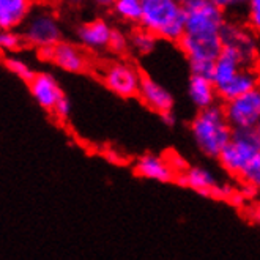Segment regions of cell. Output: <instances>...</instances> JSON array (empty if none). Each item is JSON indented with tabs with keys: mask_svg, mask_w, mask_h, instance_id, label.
Segmentation results:
<instances>
[{
	"mask_svg": "<svg viewBox=\"0 0 260 260\" xmlns=\"http://www.w3.org/2000/svg\"><path fill=\"white\" fill-rule=\"evenodd\" d=\"M222 169L260 191V139L255 129H237L219 155Z\"/></svg>",
	"mask_w": 260,
	"mask_h": 260,
	"instance_id": "6da1fadb",
	"label": "cell"
},
{
	"mask_svg": "<svg viewBox=\"0 0 260 260\" xmlns=\"http://www.w3.org/2000/svg\"><path fill=\"white\" fill-rule=\"evenodd\" d=\"M139 24L159 40L178 43L186 27L185 5L180 0H144Z\"/></svg>",
	"mask_w": 260,
	"mask_h": 260,
	"instance_id": "7a4b0ae2",
	"label": "cell"
},
{
	"mask_svg": "<svg viewBox=\"0 0 260 260\" xmlns=\"http://www.w3.org/2000/svg\"><path fill=\"white\" fill-rule=\"evenodd\" d=\"M191 134L205 156L219 158L222 150L231 142L234 129L229 125L224 109L219 106H211L197 112L191 121Z\"/></svg>",
	"mask_w": 260,
	"mask_h": 260,
	"instance_id": "3957f363",
	"label": "cell"
},
{
	"mask_svg": "<svg viewBox=\"0 0 260 260\" xmlns=\"http://www.w3.org/2000/svg\"><path fill=\"white\" fill-rule=\"evenodd\" d=\"M21 28L25 44L34 46L38 51L54 48L62 41V25L58 22L57 14L48 7L32 8Z\"/></svg>",
	"mask_w": 260,
	"mask_h": 260,
	"instance_id": "277c9868",
	"label": "cell"
},
{
	"mask_svg": "<svg viewBox=\"0 0 260 260\" xmlns=\"http://www.w3.org/2000/svg\"><path fill=\"white\" fill-rule=\"evenodd\" d=\"M186 27L185 35L192 38H221L225 25V13L211 0H192L185 5Z\"/></svg>",
	"mask_w": 260,
	"mask_h": 260,
	"instance_id": "5b68a950",
	"label": "cell"
},
{
	"mask_svg": "<svg viewBox=\"0 0 260 260\" xmlns=\"http://www.w3.org/2000/svg\"><path fill=\"white\" fill-rule=\"evenodd\" d=\"M101 79L112 93L121 98H134L139 96L144 76L141 74L139 68L126 60H115V62L104 65Z\"/></svg>",
	"mask_w": 260,
	"mask_h": 260,
	"instance_id": "8992f818",
	"label": "cell"
},
{
	"mask_svg": "<svg viewBox=\"0 0 260 260\" xmlns=\"http://www.w3.org/2000/svg\"><path fill=\"white\" fill-rule=\"evenodd\" d=\"M222 109L234 131L257 129L260 126V85L246 95L225 103Z\"/></svg>",
	"mask_w": 260,
	"mask_h": 260,
	"instance_id": "52a82bcc",
	"label": "cell"
},
{
	"mask_svg": "<svg viewBox=\"0 0 260 260\" xmlns=\"http://www.w3.org/2000/svg\"><path fill=\"white\" fill-rule=\"evenodd\" d=\"M221 38L225 49H231L238 54L244 65L252 68V63L258 55V43L255 38V32L249 25L227 21L222 27Z\"/></svg>",
	"mask_w": 260,
	"mask_h": 260,
	"instance_id": "ba28073f",
	"label": "cell"
},
{
	"mask_svg": "<svg viewBox=\"0 0 260 260\" xmlns=\"http://www.w3.org/2000/svg\"><path fill=\"white\" fill-rule=\"evenodd\" d=\"M175 183H178L180 186L191 188L192 191L207 196V197H215V199H225V201H231L232 196L237 192L232 186L229 185H219L218 180L215 178L208 169L201 166H194L188 167V169L178 174L175 178Z\"/></svg>",
	"mask_w": 260,
	"mask_h": 260,
	"instance_id": "9c48e42d",
	"label": "cell"
},
{
	"mask_svg": "<svg viewBox=\"0 0 260 260\" xmlns=\"http://www.w3.org/2000/svg\"><path fill=\"white\" fill-rule=\"evenodd\" d=\"M30 95L44 111L54 112L55 106L65 98L57 79L49 73H37L35 78L28 82Z\"/></svg>",
	"mask_w": 260,
	"mask_h": 260,
	"instance_id": "30bf717a",
	"label": "cell"
},
{
	"mask_svg": "<svg viewBox=\"0 0 260 260\" xmlns=\"http://www.w3.org/2000/svg\"><path fill=\"white\" fill-rule=\"evenodd\" d=\"M114 30L115 28H112L108 21L96 18L81 24L76 30V37L85 49L98 52L109 49Z\"/></svg>",
	"mask_w": 260,
	"mask_h": 260,
	"instance_id": "8fae6325",
	"label": "cell"
},
{
	"mask_svg": "<svg viewBox=\"0 0 260 260\" xmlns=\"http://www.w3.org/2000/svg\"><path fill=\"white\" fill-rule=\"evenodd\" d=\"M51 62L68 73H84L88 68V55L71 41H60L52 48Z\"/></svg>",
	"mask_w": 260,
	"mask_h": 260,
	"instance_id": "7c38bea8",
	"label": "cell"
},
{
	"mask_svg": "<svg viewBox=\"0 0 260 260\" xmlns=\"http://www.w3.org/2000/svg\"><path fill=\"white\" fill-rule=\"evenodd\" d=\"M139 98L145 106H148L151 111L158 112L159 115L172 112L174 109V96L171 91L155 79L148 78V76H144L142 79Z\"/></svg>",
	"mask_w": 260,
	"mask_h": 260,
	"instance_id": "4fadbf2b",
	"label": "cell"
},
{
	"mask_svg": "<svg viewBox=\"0 0 260 260\" xmlns=\"http://www.w3.org/2000/svg\"><path fill=\"white\" fill-rule=\"evenodd\" d=\"M134 174L142 178L155 180V181H161V183L175 181V178H177V172L171 167L166 156L151 155V153H147V155L141 156L136 161Z\"/></svg>",
	"mask_w": 260,
	"mask_h": 260,
	"instance_id": "5bb4252c",
	"label": "cell"
},
{
	"mask_svg": "<svg viewBox=\"0 0 260 260\" xmlns=\"http://www.w3.org/2000/svg\"><path fill=\"white\" fill-rule=\"evenodd\" d=\"M243 68H249V67L244 65V62L238 54L224 48L221 55L215 62V67H213V73H211V81L216 85V90L225 87Z\"/></svg>",
	"mask_w": 260,
	"mask_h": 260,
	"instance_id": "9a60e30c",
	"label": "cell"
},
{
	"mask_svg": "<svg viewBox=\"0 0 260 260\" xmlns=\"http://www.w3.org/2000/svg\"><path fill=\"white\" fill-rule=\"evenodd\" d=\"M258 85H260V74L254 68H243L225 87L218 90V96L224 103H229L246 95L248 91L254 90Z\"/></svg>",
	"mask_w": 260,
	"mask_h": 260,
	"instance_id": "2e32d148",
	"label": "cell"
},
{
	"mask_svg": "<svg viewBox=\"0 0 260 260\" xmlns=\"http://www.w3.org/2000/svg\"><path fill=\"white\" fill-rule=\"evenodd\" d=\"M188 95L196 108L199 111H204L211 108V106H216L215 103L218 98V90L216 85L213 84L211 78L191 74L188 82Z\"/></svg>",
	"mask_w": 260,
	"mask_h": 260,
	"instance_id": "e0dca14e",
	"label": "cell"
},
{
	"mask_svg": "<svg viewBox=\"0 0 260 260\" xmlns=\"http://www.w3.org/2000/svg\"><path fill=\"white\" fill-rule=\"evenodd\" d=\"M32 2L30 0H0V25L2 30H18L27 21Z\"/></svg>",
	"mask_w": 260,
	"mask_h": 260,
	"instance_id": "ac0fdd59",
	"label": "cell"
},
{
	"mask_svg": "<svg viewBox=\"0 0 260 260\" xmlns=\"http://www.w3.org/2000/svg\"><path fill=\"white\" fill-rule=\"evenodd\" d=\"M142 5L144 0H114L111 8L118 19L129 24H136L141 22Z\"/></svg>",
	"mask_w": 260,
	"mask_h": 260,
	"instance_id": "d6986e66",
	"label": "cell"
},
{
	"mask_svg": "<svg viewBox=\"0 0 260 260\" xmlns=\"http://www.w3.org/2000/svg\"><path fill=\"white\" fill-rule=\"evenodd\" d=\"M158 38L147 32L145 28H137L129 35V48L139 55H148L155 51Z\"/></svg>",
	"mask_w": 260,
	"mask_h": 260,
	"instance_id": "ffe728a7",
	"label": "cell"
},
{
	"mask_svg": "<svg viewBox=\"0 0 260 260\" xmlns=\"http://www.w3.org/2000/svg\"><path fill=\"white\" fill-rule=\"evenodd\" d=\"M4 63H5V67H7V70L10 73H13L16 78L25 81L27 84L32 81L35 78V74H37L32 68H30V65L25 62V60H22L21 57H16V55L5 57Z\"/></svg>",
	"mask_w": 260,
	"mask_h": 260,
	"instance_id": "44dd1931",
	"label": "cell"
},
{
	"mask_svg": "<svg viewBox=\"0 0 260 260\" xmlns=\"http://www.w3.org/2000/svg\"><path fill=\"white\" fill-rule=\"evenodd\" d=\"M24 37L18 30H2L0 35V46L5 52H16L22 48L24 44Z\"/></svg>",
	"mask_w": 260,
	"mask_h": 260,
	"instance_id": "7402d4cb",
	"label": "cell"
},
{
	"mask_svg": "<svg viewBox=\"0 0 260 260\" xmlns=\"http://www.w3.org/2000/svg\"><path fill=\"white\" fill-rule=\"evenodd\" d=\"M216 7H219L225 14L246 13L249 0H211Z\"/></svg>",
	"mask_w": 260,
	"mask_h": 260,
	"instance_id": "603a6c76",
	"label": "cell"
},
{
	"mask_svg": "<svg viewBox=\"0 0 260 260\" xmlns=\"http://www.w3.org/2000/svg\"><path fill=\"white\" fill-rule=\"evenodd\" d=\"M246 21L255 34H260V0H249Z\"/></svg>",
	"mask_w": 260,
	"mask_h": 260,
	"instance_id": "cb8c5ba5",
	"label": "cell"
},
{
	"mask_svg": "<svg viewBox=\"0 0 260 260\" xmlns=\"http://www.w3.org/2000/svg\"><path fill=\"white\" fill-rule=\"evenodd\" d=\"M109 49L114 54H125L129 49V37H126L123 32H120V30L115 28L114 34H112Z\"/></svg>",
	"mask_w": 260,
	"mask_h": 260,
	"instance_id": "d4e9b609",
	"label": "cell"
},
{
	"mask_svg": "<svg viewBox=\"0 0 260 260\" xmlns=\"http://www.w3.org/2000/svg\"><path fill=\"white\" fill-rule=\"evenodd\" d=\"M166 159L169 161L171 167L177 172V175H178V174H183V172H185V171L188 169V166H186L185 159H183L180 155H177V153H174V151H169V153H167V155H166Z\"/></svg>",
	"mask_w": 260,
	"mask_h": 260,
	"instance_id": "484cf974",
	"label": "cell"
},
{
	"mask_svg": "<svg viewBox=\"0 0 260 260\" xmlns=\"http://www.w3.org/2000/svg\"><path fill=\"white\" fill-rule=\"evenodd\" d=\"M54 114L58 120H67L71 114V104L67 98H63L62 101H60L57 106H55V109H54Z\"/></svg>",
	"mask_w": 260,
	"mask_h": 260,
	"instance_id": "4316f807",
	"label": "cell"
},
{
	"mask_svg": "<svg viewBox=\"0 0 260 260\" xmlns=\"http://www.w3.org/2000/svg\"><path fill=\"white\" fill-rule=\"evenodd\" d=\"M162 117V120H164V123L166 125H169V126H172V125H175V115H174V112H167V114H162L161 115Z\"/></svg>",
	"mask_w": 260,
	"mask_h": 260,
	"instance_id": "83f0119b",
	"label": "cell"
},
{
	"mask_svg": "<svg viewBox=\"0 0 260 260\" xmlns=\"http://www.w3.org/2000/svg\"><path fill=\"white\" fill-rule=\"evenodd\" d=\"M63 5H67V7H73V8H76V7H81V5H84V2L85 0H60Z\"/></svg>",
	"mask_w": 260,
	"mask_h": 260,
	"instance_id": "f1b7e54d",
	"label": "cell"
},
{
	"mask_svg": "<svg viewBox=\"0 0 260 260\" xmlns=\"http://www.w3.org/2000/svg\"><path fill=\"white\" fill-rule=\"evenodd\" d=\"M251 218H252L257 224H260V204H257V205L251 210Z\"/></svg>",
	"mask_w": 260,
	"mask_h": 260,
	"instance_id": "f546056e",
	"label": "cell"
},
{
	"mask_svg": "<svg viewBox=\"0 0 260 260\" xmlns=\"http://www.w3.org/2000/svg\"><path fill=\"white\" fill-rule=\"evenodd\" d=\"M93 2L100 7H112L114 0H93Z\"/></svg>",
	"mask_w": 260,
	"mask_h": 260,
	"instance_id": "4dcf8cb0",
	"label": "cell"
},
{
	"mask_svg": "<svg viewBox=\"0 0 260 260\" xmlns=\"http://www.w3.org/2000/svg\"><path fill=\"white\" fill-rule=\"evenodd\" d=\"M180 2H181L183 5H188V4H191V2H192V0H180Z\"/></svg>",
	"mask_w": 260,
	"mask_h": 260,
	"instance_id": "1f68e13d",
	"label": "cell"
},
{
	"mask_svg": "<svg viewBox=\"0 0 260 260\" xmlns=\"http://www.w3.org/2000/svg\"><path fill=\"white\" fill-rule=\"evenodd\" d=\"M255 131H257V134H258V139H260V126H258V128H257Z\"/></svg>",
	"mask_w": 260,
	"mask_h": 260,
	"instance_id": "d6a6232c",
	"label": "cell"
}]
</instances>
